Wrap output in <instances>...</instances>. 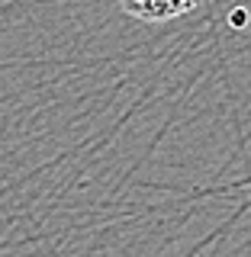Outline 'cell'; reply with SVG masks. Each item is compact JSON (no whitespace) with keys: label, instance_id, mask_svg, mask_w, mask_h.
I'll return each instance as SVG.
<instances>
[{"label":"cell","instance_id":"cell-1","mask_svg":"<svg viewBox=\"0 0 251 257\" xmlns=\"http://www.w3.org/2000/svg\"><path fill=\"white\" fill-rule=\"evenodd\" d=\"M119 7L139 23H171L177 16H187L190 10H197L200 0H119Z\"/></svg>","mask_w":251,"mask_h":257}]
</instances>
